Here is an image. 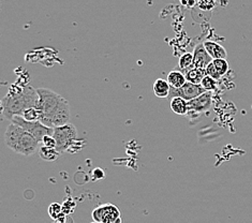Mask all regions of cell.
I'll return each mask as SVG.
<instances>
[{"mask_svg": "<svg viewBox=\"0 0 252 223\" xmlns=\"http://www.w3.org/2000/svg\"><path fill=\"white\" fill-rule=\"evenodd\" d=\"M40 97V122L49 128L70 124V105L63 96L49 88H37Z\"/></svg>", "mask_w": 252, "mask_h": 223, "instance_id": "6da1fadb", "label": "cell"}, {"mask_svg": "<svg viewBox=\"0 0 252 223\" xmlns=\"http://www.w3.org/2000/svg\"><path fill=\"white\" fill-rule=\"evenodd\" d=\"M39 104L38 90L31 85L23 87L11 85L7 96L1 101L3 115L10 122L15 116H22L27 108L34 107L39 110Z\"/></svg>", "mask_w": 252, "mask_h": 223, "instance_id": "7a4b0ae2", "label": "cell"}, {"mask_svg": "<svg viewBox=\"0 0 252 223\" xmlns=\"http://www.w3.org/2000/svg\"><path fill=\"white\" fill-rule=\"evenodd\" d=\"M4 142L9 149L22 156L33 155L40 146V142L22 127L10 123L4 132Z\"/></svg>", "mask_w": 252, "mask_h": 223, "instance_id": "3957f363", "label": "cell"}, {"mask_svg": "<svg viewBox=\"0 0 252 223\" xmlns=\"http://www.w3.org/2000/svg\"><path fill=\"white\" fill-rule=\"evenodd\" d=\"M53 129V136L57 143V152L61 155L64 154L65 152H69V149L77 141V130L75 127L72 124H67Z\"/></svg>", "mask_w": 252, "mask_h": 223, "instance_id": "277c9868", "label": "cell"}, {"mask_svg": "<svg viewBox=\"0 0 252 223\" xmlns=\"http://www.w3.org/2000/svg\"><path fill=\"white\" fill-rule=\"evenodd\" d=\"M11 123L22 127V128L27 131L28 133H31L33 137L37 138L40 143L43 140V137L45 135H53L54 133L53 128H49V127L44 126L41 122H39V120L29 122V120L24 119L22 116H15L11 120Z\"/></svg>", "mask_w": 252, "mask_h": 223, "instance_id": "5b68a950", "label": "cell"}, {"mask_svg": "<svg viewBox=\"0 0 252 223\" xmlns=\"http://www.w3.org/2000/svg\"><path fill=\"white\" fill-rule=\"evenodd\" d=\"M93 219L97 223H112L122 218L121 210L114 204L100 205L94 209Z\"/></svg>", "mask_w": 252, "mask_h": 223, "instance_id": "8992f818", "label": "cell"}, {"mask_svg": "<svg viewBox=\"0 0 252 223\" xmlns=\"http://www.w3.org/2000/svg\"><path fill=\"white\" fill-rule=\"evenodd\" d=\"M189 103V113L188 116L191 118L197 117L203 113H206L213 105V94L212 92H205L203 93L199 97L191 100L188 102Z\"/></svg>", "mask_w": 252, "mask_h": 223, "instance_id": "52a82bcc", "label": "cell"}, {"mask_svg": "<svg viewBox=\"0 0 252 223\" xmlns=\"http://www.w3.org/2000/svg\"><path fill=\"white\" fill-rule=\"evenodd\" d=\"M203 93H205V90L202 88L201 85H195V84L187 82L181 88L171 87L169 99L171 100L173 98H183L189 102L199 97Z\"/></svg>", "mask_w": 252, "mask_h": 223, "instance_id": "ba28073f", "label": "cell"}, {"mask_svg": "<svg viewBox=\"0 0 252 223\" xmlns=\"http://www.w3.org/2000/svg\"><path fill=\"white\" fill-rule=\"evenodd\" d=\"M213 58L206 52L203 43L196 45L193 51V67L197 69L206 70L209 64L213 63Z\"/></svg>", "mask_w": 252, "mask_h": 223, "instance_id": "9c48e42d", "label": "cell"}, {"mask_svg": "<svg viewBox=\"0 0 252 223\" xmlns=\"http://www.w3.org/2000/svg\"><path fill=\"white\" fill-rule=\"evenodd\" d=\"M203 45L205 47L206 52L209 54L214 60L215 59H226L227 53L223 46L220 45L217 42L214 41H204Z\"/></svg>", "mask_w": 252, "mask_h": 223, "instance_id": "30bf717a", "label": "cell"}, {"mask_svg": "<svg viewBox=\"0 0 252 223\" xmlns=\"http://www.w3.org/2000/svg\"><path fill=\"white\" fill-rule=\"evenodd\" d=\"M170 106L173 113L176 115L185 116L189 113V103L183 98H173L170 100Z\"/></svg>", "mask_w": 252, "mask_h": 223, "instance_id": "8fae6325", "label": "cell"}, {"mask_svg": "<svg viewBox=\"0 0 252 223\" xmlns=\"http://www.w3.org/2000/svg\"><path fill=\"white\" fill-rule=\"evenodd\" d=\"M153 89L156 97L169 98L171 86L169 82L163 80V78H158V80H156L153 85Z\"/></svg>", "mask_w": 252, "mask_h": 223, "instance_id": "7c38bea8", "label": "cell"}, {"mask_svg": "<svg viewBox=\"0 0 252 223\" xmlns=\"http://www.w3.org/2000/svg\"><path fill=\"white\" fill-rule=\"evenodd\" d=\"M166 81L169 82L171 87L181 88L185 85L186 83H187V78H186V75L183 73V72L178 70H174L167 74Z\"/></svg>", "mask_w": 252, "mask_h": 223, "instance_id": "4fadbf2b", "label": "cell"}, {"mask_svg": "<svg viewBox=\"0 0 252 223\" xmlns=\"http://www.w3.org/2000/svg\"><path fill=\"white\" fill-rule=\"evenodd\" d=\"M185 75H186V78H187V82L195 84V85H201V82L203 81V78L206 76V70L192 68Z\"/></svg>", "mask_w": 252, "mask_h": 223, "instance_id": "5bb4252c", "label": "cell"}, {"mask_svg": "<svg viewBox=\"0 0 252 223\" xmlns=\"http://www.w3.org/2000/svg\"><path fill=\"white\" fill-rule=\"evenodd\" d=\"M192 68H194L193 67V54L186 53L181 58H179L177 70L183 72L184 74H186Z\"/></svg>", "mask_w": 252, "mask_h": 223, "instance_id": "9a60e30c", "label": "cell"}, {"mask_svg": "<svg viewBox=\"0 0 252 223\" xmlns=\"http://www.w3.org/2000/svg\"><path fill=\"white\" fill-rule=\"evenodd\" d=\"M39 156L40 158L43 159L44 161L54 162L56 161L62 155L57 152L56 148H50V147H45L41 145L39 148Z\"/></svg>", "mask_w": 252, "mask_h": 223, "instance_id": "2e32d148", "label": "cell"}, {"mask_svg": "<svg viewBox=\"0 0 252 223\" xmlns=\"http://www.w3.org/2000/svg\"><path fill=\"white\" fill-rule=\"evenodd\" d=\"M213 64L221 77L225 75L226 72L229 71V64H227L226 59H215L213 60Z\"/></svg>", "mask_w": 252, "mask_h": 223, "instance_id": "e0dca14e", "label": "cell"}, {"mask_svg": "<svg viewBox=\"0 0 252 223\" xmlns=\"http://www.w3.org/2000/svg\"><path fill=\"white\" fill-rule=\"evenodd\" d=\"M201 86L205 92H214V90L217 89V81L214 80L213 77L206 75L201 82Z\"/></svg>", "mask_w": 252, "mask_h": 223, "instance_id": "ac0fdd59", "label": "cell"}, {"mask_svg": "<svg viewBox=\"0 0 252 223\" xmlns=\"http://www.w3.org/2000/svg\"><path fill=\"white\" fill-rule=\"evenodd\" d=\"M22 117L26 120H29V122H35V120H39L40 122V111L38 108H27L26 111H24Z\"/></svg>", "mask_w": 252, "mask_h": 223, "instance_id": "d6986e66", "label": "cell"}, {"mask_svg": "<svg viewBox=\"0 0 252 223\" xmlns=\"http://www.w3.org/2000/svg\"><path fill=\"white\" fill-rule=\"evenodd\" d=\"M62 212H63V206L61 204L58 203H53L50 205L49 207V214H50V217L52 219L54 220H58L61 219L62 217Z\"/></svg>", "mask_w": 252, "mask_h": 223, "instance_id": "ffe728a7", "label": "cell"}, {"mask_svg": "<svg viewBox=\"0 0 252 223\" xmlns=\"http://www.w3.org/2000/svg\"><path fill=\"white\" fill-rule=\"evenodd\" d=\"M218 0H197V7L204 11H211L216 7Z\"/></svg>", "mask_w": 252, "mask_h": 223, "instance_id": "44dd1931", "label": "cell"}, {"mask_svg": "<svg viewBox=\"0 0 252 223\" xmlns=\"http://www.w3.org/2000/svg\"><path fill=\"white\" fill-rule=\"evenodd\" d=\"M41 145L45 147H50V148H56L57 143L53 135H45L41 142Z\"/></svg>", "mask_w": 252, "mask_h": 223, "instance_id": "7402d4cb", "label": "cell"}, {"mask_svg": "<svg viewBox=\"0 0 252 223\" xmlns=\"http://www.w3.org/2000/svg\"><path fill=\"white\" fill-rule=\"evenodd\" d=\"M206 75L213 77L214 80H216V81H219L220 78H221L220 74L218 73L217 69L215 68V65H214V64H213V63H212V64H208V67L206 68Z\"/></svg>", "mask_w": 252, "mask_h": 223, "instance_id": "603a6c76", "label": "cell"}, {"mask_svg": "<svg viewBox=\"0 0 252 223\" xmlns=\"http://www.w3.org/2000/svg\"><path fill=\"white\" fill-rule=\"evenodd\" d=\"M112 223H123V220H122V218H119V219H117L116 221H114Z\"/></svg>", "mask_w": 252, "mask_h": 223, "instance_id": "cb8c5ba5", "label": "cell"}]
</instances>
